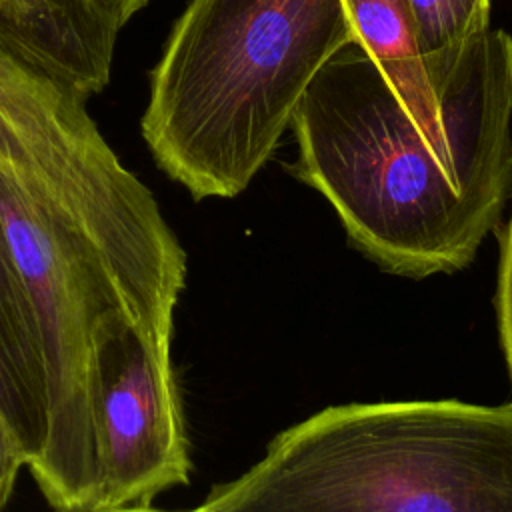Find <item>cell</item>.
<instances>
[{"instance_id": "1", "label": "cell", "mask_w": 512, "mask_h": 512, "mask_svg": "<svg viewBox=\"0 0 512 512\" xmlns=\"http://www.w3.org/2000/svg\"><path fill=\"white\" fill-rule=\"evenodd\" d=\"M356 46L344 0H190L150 72L142 136L194 200L234 198L312 78Z\"/></svg>"}, {"instance_id": "2", "label": "cell", "mask_w": 512, "mask_h": 512, "mask_svg": "<svg viewBox=\"0 0 512 512\" xmlns=\"http://www.w3.org/2000/svg\"><path fill=\"white\" fill-rule=\"evenodd\" d=\"M192 512H512V404L328 406Z\"/></svg>"}, {"instance_id": "3", "label": "cell", "mask_w": 512, "mask_h": 512, "mask_svg": "<svg viewBox=\"0 0 512 512\" xmlns=\"http://www.w3.org/2000/svg\"><path fill=\"white\" fill-rule=\"evenodd\" d=\"M290 130L298 156L288 170L330 202L352 244L388 272H456L502 216L418 130L358 46L312 78Z\"/></svg>"}, {"instance_id": "4", "label": "cell", "mask_w": 512, "mask_h": 512, "mask_svg": "<svg viewBox=\"0 0 512 512\" xmlns=\"http://www.w3.org/2000/svg\"><path fill=\"white\" fill-rule=\"evenodd\" d=\"M172 344L138 332L102 384L100 482L92 508L150 506L190 480Z\"/></svg>"}, {"instance_id": "5", "label": "cell", "mask_w": 512, "mask_h": 512, "mask_svg": "<svg viewBox=\"0 0 512 512\" xmlns=\"http://www.w3.org/2000/svg\"><path fill=\"white\" fill-rule=\"evenodd\" d=\"M0 174L24 188L132 176L100 134L86 100L0 48Z\"/></svg>"}, {"instance_id": "6", "label": "cell", "mask_w": 512, "mask_h": 512, "mask_svg": "<svg viewBox=\"0 0 512 512\" xmlns=\"http://www.w3.org/2000/svg\"><path fill=\"white\" fill-rule=\"evenodd\" d=\"M120 28L100 0H0V48L84 100L110 82Z\"/></svg>"}, {"instance_id": "7", "label": "cell", "mask_w": 512, "mask_h": 512, "mask_svg": "<svg viewBox=\"0 0 512 512\" xmlns=\"http://www.w3.org/2000/svg\"><path fill=\"white\" fill-rule=\"evenodd\" d=\"M0 414L32 472L48 442V390L30 304L0 220Z\"/></svg>"}, {"instance_id": "8", "label": "cell", "mask_w": 512, "mask_h": 512, "mask_svg": "<svg viewBox=\"0 0 512 512\" xmlns=\"http://www.w3.org/2000/svg\"><path fill=\"white\" fill-rule=\"evenodd\" d=\"M436 96L466 46L490 30V0H408Z\"/></svg>"}, {"instance_id": "9", "label": "cell", "mask_w": 512, "mask_h": 512, "mask_svg": "<svg viewBox=\"0 0 512 512\" xmlns=\"http://www.w3.org/2000/svg\"><path fill=\"white\" fill-rule=\"evenodd\" d=\"M496 314L500 342L512 378V210L500 234V266L496 286Z\"/></svg>"}, {"instance_id": "10", "label": "cell", "mask_w": 512, "mask_h": 512, "mask_svg": "<svg viewBox=\"0 0 512 512\" xmlns=\"http://www.w3.org/2000/svg\"><path fill=\"white\" fill-rule=\"evenodd\" d=\"M22 468H26L24 454L0 414V510L10 502Z\"/></svg>"}, {"instance_id": "11", "label": "cell", "mask_w": 512, "mask_h": 512, "mask_svg": "<svg viewBox=\"0 0 512 512\" xmlns=\"http://www.w3.org/2000/svg\"><path fill=\"white\" fill-rule=\"evenodd\" d=\"M118 20L120 26H124L138 10H142L150 0H100Z\"/></svg>"}, {"instance_id": "12", "label": "cell", "mask_w": 512, "mask_h": 512, "mask_svg": "<svg viewBox=\"0 0 512 512\" xmlns=\"http://www.w3.org/2000/svg\"><path fill=\"white\" fill-rule=\"evenodd\" d=\"M66 512H164V510H154L152 506H124V508H84V510H66Z\"/></svg>"}]
</instances>
